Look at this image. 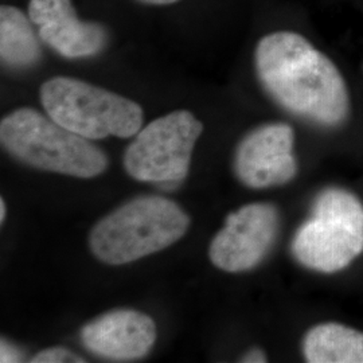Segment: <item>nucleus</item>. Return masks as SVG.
<instances>
[{"label":"nucleus","instance_id":"nucleus-7","mask_svg":"<svg viewBox=\"0 0 363 363\" xmlns=\"http://www.w3.org/2000/svg\"><path fill=\"white\" fill-rule=\"evenodd\" d=\"M279 213L271 203H250L232 213L214 237L208 256L225 272L257 267L272 249L279 232Z\"/></svg>","mask_w":363,"mask_h":363},{"label":"nucleus","instance_id":"nucleus-3","mask_svg":"<svg viewBox=\"0 0 363 363\" xmlns=\"http://www.w3.org/2000/svg\"><path fill=\"white\" fill-rule=\"evenodd\" d=\"M1 145L16 159L37 169L93 178L108 164L104 152L52 117L31 108H21L0 123Z\"/></svg>","mask_w":363,"mask_h":363},{"label":"nucleus","instance_id":"nucleus-8","mask_svg":"<svg viewBox=\"0 0 363 363\" xmlns=\"http://www.w3.org/2000/svg\"><path fill=\"white\" fill-rule=\"evenodd\" d=\"M294 142V130L284 123L265 124L249 132L235 151L234 171L238 179L252 189L292 181L298 172Z\"/></svg>","mask_w":363,"mask_h":363},{"label":"nucleus","instance_id":"nucleus-16","mask_svg":"<svg viewBox=\"0 0 363 363\" xmlns=\"http://www.w3.org/2000/svg\"><path fill=\"white\" fill-rule=\"evenodd\" d=\"M136 1H140V3L148 4V6H167V4L177 3L179 0H136Z\"/></svg>","mask_w":363,"mask_h":363},{"label":"nucleus","instance_id":"nucleus-4","mask_svg":"<svg viewBox=\"0 0 363 363\" xmlns=\"http://www.w3.org/2000/svg\"><path fill=\"white\" fill-rule=\"evenodd\" d=\"M362 252V202L345 189L322 190L312 205L311 218L294 237V257L312 271L335 273Z\"/></svg>","mask_w":363,"mask_h":363},{"label":"nucleus","instance_id":"nucleus-9","mask_svg":"<svg viewBox=\"0 0 363 363\" xmlns=\"http://www.w3.org/2000/svg\"><path fill=\"white\" fill-rule=\"evenodd\" d=\"M27 15L40 40L65 58L93 57L108 45L106 28L78 19L72 0H30Z\"/></svg>","mask_w":363,"mask_h":363},{"label":"nucleus","instance_id":"nucleus-12","mask_svg":"<svg viewBox=\"0 0 363 363\" xmlns=\"http://www.w3.org/2000/svg\"><path fill=\"white\" fill-rule=\"evenodd\" d=\"M303 352L310 363H363V333L340 323L315 325L304 337Z\"/></svg>","mask_w":363,"mask_h":363},{"label":"nucleus","instance_id":"nucleus-11","mask_svg":"<svg viewBox=\"0 0 363 363\" xmlns=\"http://www.w3.org/2000/svg\"><path fill=\"white\" fill-rule=\"evenodd\" d=\"M28 15L13 6L0 9V57L11 69H28L42 58L38 33Z\"/></svg>","mask_w":363,"mask_h":363},{"label":"nucleus","instance_id":"nucleus-2","mask_svg":"<svg viewBox=\"0 0 363 363\" xmlns=\"http://www.w3.org/2000/svg\"><path fill=\"white\" fill-rule=\"evenodd\" d=\"M189 225V216L175 202L142 196L100 220L91 230L89 245L105 264H128L177 242Z\"/></svg>","mask_w":363,"mask_h":363},{"label":"nucleus","instance_id":"nucleus-15","mask_svg":"<svg viewBox=\"0 0 363 363\" xmlns=\"http://www.w3.org/2000/svg\"><path fill=\"white\" fill-rule=\"evenodd\" d=\"M241 362L245 363H264L267 362V355L265 352L259 349H252L247 351V354L242 357Z\"/></svg>","mask_w":363,"mask_h":363},{"label":"nucleus","instance_id":"nucleus-13","mask_svg":"<svg viewBox=\"0 0 363 363\" xmlns=\"http://www.w3.org/2000/svg\"><path fill=\"white\" fill-rule=\"evenodd\" d=\"M33 363H65L85 362L81 357H78L77 354L72 352V351L66 350L62 347H55V349H49V350H43L38 352L33 359Z\"/></svg>","mask_w":363,"mask_h":363},{"label":"nucleus","instance_id":"nucleus-1","mask_svg":"<svg viewBox=\"0 0 363 363\" xmlns=\"http://www.w3.org/2000/svg\"><path fill=\"white\" fill-rule=\"evenodd\" d=\"M259 82L286 112L316 125L335 128L350 115V96L337 65L292 31L259 39L255 52Z\"/></svg>","mask_w":363,"mask_h":363},{"label":"nucleus","instance_id":"nucleus-10","mask_svg":"<svg viewBox=\"0 0 363 363\" xmlns=\"http://www.w3.org/2000/svg\"><path fill=\"white\" fill-rule=\"evenodd\" d=\"M155 339L154 320L133 310L104 313L81 331V340L88 350L116 361L142 358L151 350Z\"/></svg>","mask_w":363,"mask_h":363},{"label":"nucleus","instance_id":"nucleus-6","mask_svg":"<svg viewBox=\"0 0 363 363\" xmlns=\"http://www.w3.org/2000/svg\"><path fill=\"white\" fill-rule=\"evenodd\" d=\"M202 130V123L189 111L159 117L138 132L125 151L124 167L136 181H182Z\"/></svg>","mask_w":363,"mask_h":363},{"label":"nucleus","instance_id":"nucleus-17","mask_svg":"<svg viewBox=\"0 0 363 363\" xmlns=\"http://www.w3.org/2000/svg\"><path fill=\"white\" fill-rule=\"evenodd\" d=\"M0 220H4L6 218V205H4V201L1 199V202H0Z\"/></svg>","mask_w":363,"mask_h":363},{"label":"nucleus","instance_id":"nucleus-14","mask_svg":"<svg viewBox=\"0 0 363 363\" xmlns=\"http://www.w3.org/2000/svg\"><path fill=\"white\" fill-rule=\"evenodd\" d=\"M21 361V354L18 352V350L9 345L7 342L1 340V347H0V362L9 363V362H19Z\"/></svg>","mask_w":363,"mask_h":363},{"label":"nucleus","instance_id":"nucleus-5","mask_svg":"<svg viewBox=\"0 0 363 363\" xmlns=\"http://www.w3.org/2000/svg\"><path fill=\"white\" fill-rule=\"evenodd\" d=\"M39 97L54 121L89 140L108 136L130 138L143 124L140 105L76 78L46 81L40 86Z\"/></svg>","mask_w":363,"mask_h":363}]
</instances>
